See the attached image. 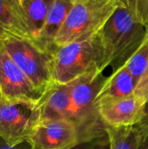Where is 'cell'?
Masks as SVG:
<instances>
[{
	"instance_id": "1",
	"label": "cell",
	"mask_w": 148,
	"mask_h": 149,
	"mask_svg": "<svg viewBox=\"0 0 148 149\" xmlns=\"http://www.w3.org/2000/svg\"><path fill=\"white\" fill-rule=\"evenodd\" d=\"M147 31L139 24L120 0V5L97 34L103 53L104 66L113 71L124 65L139 48Z\"/></svg>"
},
{
	"instance_id": "2",
	"label": "cell",
	"mask_w": 148,
	"mask_h": 149,
	"mask_svg": "<svg viewBox=\"0 0 148 149\" xmlns=\"http://www.w3.org/2000/svg\"><path fill=\"white\" fill-rule=\"evenodd\" d=\"M106 78L94 72L69 83L71 103L67 120L77 127L80 142H91L106 135L104 124L94 105L95 97Z\"/></svg>"
},
{
	"instance_id": "3",
	"label": "cell",
	"mask_w": 148,
	"mask_h": 149,
	"mask_svg": "<svg viewBox=\"0 0 148 149\" xmlns=\"http://www.w3.org/2000/svg\"><path fill=\"white\" fill-rule=\"evenodd\" d=\"M120 0H73L54 43L56 48L96 36L119 7Z\"/></svg>"
},
{
	"instance_id": "4",
	"label": "cell",
	"mask_w": 148,
	"mask_h": 149,
	"mask_svg": "<svg viewBox=\"0 0 148 149\" xmlns=\"http://www.w3.org/2000/svg\"><path fill=\"white\" fill-rule=\"evenodd\" d=\"M51 54L52 78L56 84L66 85L88 73L106 70L97 35L56 48Z\"/></svg>"
},
{
	"instance_id": "5",
	"label": "cell",
	"mask_w": 148,
	"mask_h": 149,
	"mask_svg": "<svg viewBox=\"0 0 148 149\" xmlns=\"http://www.w3.org/2000/svg\"><path fill=\"white\" fill-rule=\"evenodd\" d=\"M3 48L43 93L53 84L52 54L40 48L31 39L10 37Z\"/></svg>"
},
{
	"instance_id": "6",
	"label": "cell",
	"mask_w": 148,
	"mask_h": 149,
	"mask_svg": "<svg viewBox=\"0 0 148 149\" xmlns=\"http://www.w3.org/2000/svg\"><path fill=\"white\" fill-rule=\"evenodd\" d=\"M40 122L38 102L6 100L0 102V138L9 145L29 141Z\"/></svg>"
},
{
	"instance_id": "7",
	"label": "cell",
	"mask_w": 148,
	"mask_h": 149,
	"mask_svg": "<svg viewBox=\"0 0 148 149\" xmlns=\"http://www.w3.org/2000/svg\"><path fill=\"white\" fill-rule=\"evenodd\" d=\"M0 90L3 100H6L39 102L44 94L3 48L0 49Z\"/></svg>"
},
{
	"instance_id": "8",
	"label": "cell",
	"mask_w": 148,
	"mask_h": 149,
	"mask_svg": "<svg viewBox=\"0 0 148 149\" xmlns=\"http://www.w3.org/2000/svg\"><path fill=\"white\" fill-rule=\"evenodd\" d=\"M29 141L32 149H72L81 143L77 127L69 120L40 121Z\"/></svg>"
},
{
	"instance_id": "9",
	"label": "cell",
	"mask_w": 148,
	"mask_h": 149,
	"mask_svg": "<svg viewBox=\"0 0 148 149\" xmlns=\"http://www.w3.org/2000/svg\"><path fill=\"white\" fill-rule=\"evenodd\" d=\"M145 103L134 94L99 105L96 108L106 127H136L142 120Z\"/></svg>"
},
{
	"instance_id": "10",
	"label": "cell",
	"mask_w": 148,
	"mask_h": 149,
	"mask_svg": "<svg viewBox=\"0 0 148 149\" xmlns=\"http://www.w3.org/2000/svg\"><path fill=\"white\" fill-rule=\"evenodd\" d=\"M71 103L70 85L53 83L38 102L40 121L67 120Z\"/></svg>"
},
{
	"instance_id": "11",
	"label": "cell",
	"mask_w": 148,
	"mask_h": 149,
	"mask_svg": "<svg viewBox=\"0 0 148 149\" xmlns=\"http://www.w3.org/2000/svg\"><path fill=\"white\" fill-rule=\"evenodd\" d=\"M138 82L124 65L106 78L95 97L94 105L97 107L105 102L132 96L134 94Z\"/></svg>"
},
{
	"instance_id": "12",
	"label": "cell",
	"mask_w": 148,
	"mask_h": 149,
	"mask_svg": "<svg viewBox=\"0 0 148 149\" xmlns=\"http://www.w3.org/2000/svg\"><path fill=\"white\" fill-rule=\"evenodd\" d=\"M72 4L73 0H51L40 38L36 43L40 48L50 53H52L55 51V39L62 28Z\"/></svg>"
},
{
	"instance_id": "13",
	"label": "cell",
	"mask_w": 148,
	"mask_h": 149,
	"mask_svg": "<svg viewBox=\"0 0 148 149\" xmlns=\"http://www.w3.org/2000/svg\"><path fill=\"white\" fill-rule=\"evenodd\" d=\"M0 22L15 37L30 39L20 0H0Z\"/></svg>"
},
{
	"instance_id": "14",
	"label": "cell",
	"mask_w": 148,
	"mask_h": 149,
	"mask_svg": "<svg viewBox=\"0 0 148 149\" xmlns=\"http://www.w3.org/2000/svg\"><path fill=\"white\" fill-rule=\"evenodd\" d=\"M25 22L28 27L30 39L37 43L40 38L49 5L51 0H20Z\"/></svg>"
},
{
	"instance_id": "15",
	"label": "cell",
	"mask_w": 148,
	"mask_h": 149,
	"mask_svg": "<svg viewBox=\"0 0 148 149\" xmlns=\"http://www.w3.org/2000/svg\"><path fill=\"white\" fill-rule=\"evenodd\" d=\"M109 149H139L140 136L136 127H107Z\"/></svg>"
},
{
	"instance_id": "16",
	"label": "cell",
	"mask_w": 148,
	"mask_h": 149,
	"mask_svg": "<svg viewBox=\"0 0 148 149\" xmlns=\"http://www.w3.org/2000/svg\"><path fill=\"white\" fill-rule=\"evenodd\" d=\"M125 65L139 83L148 67V31L141 45L126 61Z\"/></svg>"
},
{
	"instance_id": "17",
	"label": "cell",
	"mask_w": 148,
	"mask_h": 149,
	"mask_svg": "<svg viewBox=\"0 0 148 149\" xmlns=\"http://www.w3.org/2000/svg\"><path fill=\"white\" fill-rule=\"evenodd\" d=\"M135 20L148 31V0H123Z\"/></svg>"
},
{
	"instance_id": "18",
	"label": "cell",
	"mask_w": 148,
	"mask_h": 149,
	"mask_svg": "<svg viewBox=\"0 0 148 149\" xmlns=\"http://www.w3.org/2000/svg\"><path fill=\"white\" fill-rule=\"evenodd\" d=\"M134 95L144 103H146L148 100V67L146 73L140 79L136 86Z\"/></svg>"
},
{
	"instance_id": "19",
	"label": "cell",
	"mask_w": 148,
	"mask_h": 149,
	"mask_svg": "<svg viewBox=\"0 0 148 149\" xmlns=\"http://www.w3.org/2000/svg\"><path fill=\"white\" fill-rule=\"evenodd\" d=\"M136 128L138 129V132L141 140L148 134V100L144 105L142 120L136 126Z\"/></svg>"
},
{
	"instance_id": "20",
	"label": "cell",
	"mask_w": 148,
	"mask_h": 149,
	"mask_svg": "<svg viewBox=\"0 0 148 149\" xmlns=\"http://www.w3.org/2000/svg\"><path fill=\"white\" fill-rule=\"evenodd\" d=\"M0 149H32V147L29 141L11 146L7 144L3 139L0 138Z\"/></svg>"
},
{
	"instance_id": "21",
	"label": "cell",
	"mask_w": 148,
	"mask_h": 149,
	"mask_svg": "<svg viewBox=\"0 0 148 149\" xmlns=\"http://www.w3.org/2000/svg\"><path fill=\"white\" fill-rule=\"evenodd\" d=\"M88 149H109V140L107 134L92 141Z\"/></svg>"
},
{
	"instance_id": "22",
	"label": "cell",
	"mask_w": 148,
	"mask_h": 149,
	"mask_svg": "<svg viewBox=\"0 0 148 149\" xmlns=\"http://www.w3.org/2000/svg\"><path fill=\"white\" fill-rule=\"evenodd\" d=\"M10 37H15L1 22H0V45L3 46V43L10 38Z\"/></svg>"
},
{
	"instance_id": "23",
	"label": "cell",
	"mask_w": 148,
	"mask_h": 149,
	"mask_svg": "<svg viewBox=\"0 0 148 149\" xmlns=\"http://www.w3.org/2000/svg\"><path fill=\"white\" fill-rule=\"evenodd\" d=\"M139 149H148V134L141 140Z\"/></svg>"
},
{
	"instance_id": "24",
	"label": "cell",
	"mask_w": 148,
	"mask_h": 149,
	"mask_svg": "<svg viewBox=\"0 0 148 149\" xmlns=\"http://www.w3.org/2000/svg\"><path fill=\"white\" fill-rule=\"evenodd\" d=\"M92 142V141H91ZM91 142H85V143H80L78 146H76L75 148L72 149H88V148L91 145Z\"/></svg>"
},
{
	"instance_id": "25",
	"label": "cell",
	"mask_w": 148,
	"mask_h": 149,
	"mask_svg": "<svg viewBox=\"0 0 148 149\" xmlns=\"http://www.w3.org/2000/svg\"><path fill=\"white\" fill-rule=\"evenodd\" d=\"M3 100V96H2V93H1V90H0V102Z\"/></svg>"
},
{
	"instance_id": "26",
	"label": "cell",
	"mask_w": 148,
	"mask_h": 149,
	"mask_svg": "<svg viewBox=\"0 0 148 149\" xmlns=\"http://www.w3.org/2000/svg\"><path fill=\"white\" fill-rule=\"evenodd\" d=\"M2 48H3V46H2V45H0V49H2Z\"/></svg>"
}]
</instances>
